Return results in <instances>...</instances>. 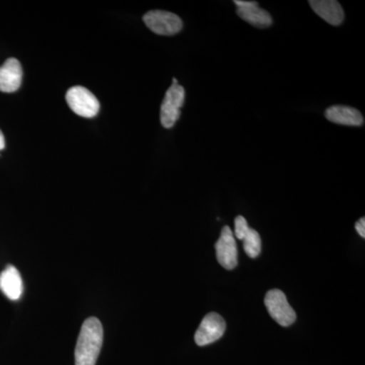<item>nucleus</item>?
Listing matches in <instances>:
<instances>
[{"label":"nucleus","instance_id":"nucleus-1","mask_svg":"<svg viewBox=\"0 0 365 365\" xmlns=\"http://www.w3.org/2000/svg\"><path fill=\"white\" fill-rule=\"evenodd\" d=\"M104 340L102 323L97 318L86 319L81 326L74 351L76 365H96Z\"/></svg>","mask_w":365,"mask_h":365},{"label":"nucleus","instance_id":"nucleus-2","mask_svg":"<svg viewBox=\"0 0 365 365\" xmlns=\"http://www.w3.org/2000/svg\"><path fill=\"white\" fill-rule=\"evenodd\" d=\"M66 102L78 116L93 118L100 111V103L93 93L83 86H73L67 91Z\"/></svg>","mask_w":365,"mask_h":365},{"label":"nucleus","instance_id":"nucleus-3","mask_svg":"<svg viewBox=\"0 0 365 365\" xmlns=\"http://www.w3.org/2000/svg\"><path fill=\"white\" fill-rule=\"evenodd\" d=\"M265 306L271 318L280 326L292 325L297 319L294 309L290 307L287 297L279 289L269 290L265 297Z\"/></svg>","mask_w":365,"mask_h":365},{"label":"nucleus","instance_id":"nucleus-4","mask_svg":"<svg viewBox=\"0 0 365 365\" xmlns=\"http://www.w3.org/2000/svg\"><path fill=\"white\" fill-rule=\"evenodd\" d=\"M185 102V90L179 83H173L167 93L160 108V122L165 128H172L181 115V108Z\"/></svg>","mask_w":365,"mask_h":365},{"label":"nucleus","instance_id":"nucleus-5","mask_svg":"<svg viewBox=\"0 0 365 365\" xmlns=\"http://www.w3.org/2000/svg\"><path fill=\"white\" fill-rule=\"evenodd\" d=\"M144 23L158 35H176L182 30V21L177 14L163 11H151L144 14Z\"/></svg>","mask_w":365,"mask_h":365},{"label":"nucleus","instance_id":"nucleus-6","mask_svg":"<svg viewBox=\"0 0 365 365\" xmlns=\"http://www.w3.org/2000/svg\"><path fill=\"white\" fill-rule=\"evenodd\" d=\"M227 325L222 317L217 313H209L204 317L195 333L198 346H206L220 340L225 332Z\"/></svg>","mask_w":365,"mask_h":365},{"label":"nucleus","instance_id":"nucleus-7","mask_svg":"<svg viewBox=\"0 0 365 365\" xmlns=\"http://www.w3.org/2000/svg\"><path fill=\"white\" fill-rule=\"evenodd\" d=\"M218 263L227 270H232L237 265V247L234 232L230 227L222 228V235L215 244Z\"/></svg>","mask_w":365,"mask_h":365},{"label":"nucleus","instance_id":"nucleus-8","mask_svg":"<svg viewBox=\"0 0 365 365\" xmlns=\"http://www.w3.org/2000/svg\"><path fill=\"white\" fill-rule=\"evenodd\" d=\"M234 2L237 6V16L247 23L261 29L268 28L272 25L273 21L270 14L260 9L256 1L235 0Z\"/></svg>","mask_w":365,"mask_h":365},{"label":"nucleus","instance_id":"nucleus-9","mask_svg":"<svg viewBox=\"0 0 365 365\" xmlns=\"http://www.w3.org/2000/svg\"><path fill=\"white\" fill-rule=\"evenodd\" d=\"M21 79L23 68L18 59H7L0 67V91L14 93L20 88Z\"/></svg>","mask_w":365,"mask_h":365},{"label":"nucleus","instance_id":"nucleus-10","mask_svg":"<svg viewBox=\"0 0 365 365\" xmlns=\"http://www.w3.org/2000/svg\"><path fill=\"white\" fill-rule=\"evenodd\" d=\"M325 115L329 121L345 126H361L364 123L361 113L348 106H333L326 110Z\"/></svg>","mask_w":365,"mask_h":365},{"label":"nucleus","instance_id":"nucleus-11","mask_svg":"<svg viewBox=\"0 0 365 365\" xmlns=\"http://www.w3.org/2000/svg\"><path fill=\"white\" fill-rule=\"evenodd\" d=\"M0 290L9 299H20L23 294V279L18 269L13 265H9L0 273Z\"/></svg>","mask_w":365,"mask_h":365},{"label":"nucleus","instance_id":"nucleus-12","mask_svg":"<svg viewBox=\"0 0 365 365\" xmlns=\"http://www.w3.org/2000/svg\"><path fill=\"white\" fill-rule=\"evenodd\" d=\"M314 13L332 26H339L344 20V11L335 0H311L309 1Z\"/></svg>","mask_w":365,"mask_h":365},{"label":"nucleus","instance_id":"nucleus-13","mask_svg":"<svg viewBox=\"0 0 365 365\" xmlns=\"http://www.w3.org/2000/svg\"><path fill=\"white\" fill-rule=\"evenodd\" d=\"M242 241L244 242L245 252L250 258L255 259L260 255L262 250L261 237L257 230L249 227Z\"/></svg>","mask_w":365,"mask_h":365},{"label":"nucleus","instance_id":"nucleus-14","mask_svg":"<svg viewBox=\"0 0 365 365\" xmlns=\"http://www.w3.org/2000/svg\"><path fill=\"white\" fill-rule=\"evenodd\" d=\"M248 222H247L246 218L244 216L239 215L235 217V235L237 239H244L245 235H246L247 230H249Z\"/></svg>","mask_w":365,"mask_h":365},{"label":"nucleus","instance_id":"nucleus-15","mask_svg":"<svg viewBox=\"0 0 365 365\" xmlns=\"http://www.w3.org/2000/svg\"><path fill=\"white\" fill-rule=\"evenodd\" d=\"M357 232H359L360 237H365V218H360L359 222L355 225Z\"/></svg>","mask_w":365,"mask_h":365},{"label":"nucleus","instance_id":"nucleus-16","mask_svg":"<svg viewBox=\"0 0 365 365\" xmlns=\"http://www.w3.org/2000/svg\"><path fill=\"white\" fill-rule=\"evenodd\" d=\"M4 146H6V140H4V134H2L1 130H0V150H4Z\"/></svg>","mask_w":365,"mask_h":365}]
</instances>
